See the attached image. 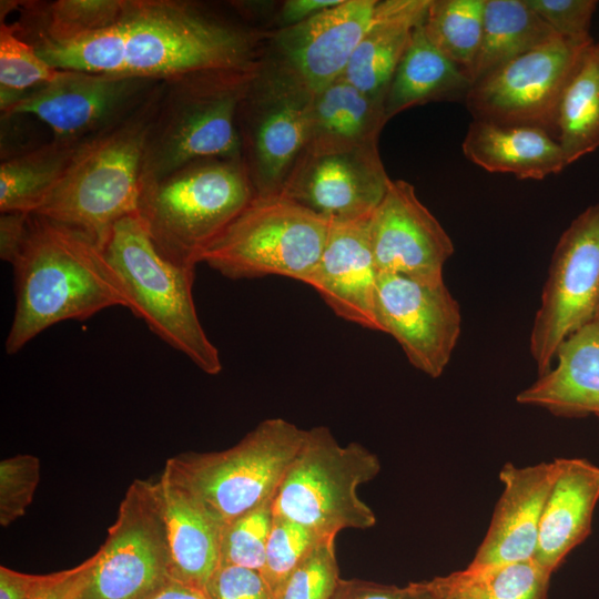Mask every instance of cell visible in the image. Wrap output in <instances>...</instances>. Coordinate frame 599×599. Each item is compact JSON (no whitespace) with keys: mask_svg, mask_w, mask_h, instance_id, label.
Returning a JSON list of instances; mask_svg holds the SVG:
<instances>
[{"mask_svg":"<svg viewBox=\"0 0 599 599\" xmlns=\"http://www.w3.org/2000/svg\"><path fill=\"white\" fill-rule=\"evenodd\" d=\"M557 37L526 0H486L481 42L469 72L473 84Z\"/></svg>","mask_w":599,"mask_h":599,"instance_id":"28","label":"cell"},{"mask_svg":"<svg viewBox=\"0 0 599 599\" xmlns=\"http://www.w3.org/2000/svg\"><path fill=\"white\" fill-rule=\"evenodd\" d=\"M31 214L7 212L0 215V257L12 264L18 257L29 231Z\"/></svg>","mask_w":599,"mask_h":599,"instance_id":"43","label":"cell"},{"mask_svg":"<svg viewBox=\"0 0 599 599\" xmlns=\"http://www.w3.org/2000/svg\"><path fill=\"white\" fill-rule=\"evenodd\" d=\"M205 591L211 599H273L261 571L225 564H219Z\"/></svg>","mask_w":599,"mask_h":599,"instance_id":"40","label":"cell"},{"mask_svg":"<svg viewBox=\"0 0 599 599\" xmlns=\"http://www.w3.org/2000/svg\"><path fill=\"white\" fill-rule=\"evenodd\" d=\"M438 578L404 587L358 579H339L332 599H446Z\"/></svg>","mask_w":599,"mask_h":599,"instance_id":"41","label":"cell"},{"mask_svg":"<svg viewBox=\"0 0 599 599\" xmlns=\"http://www.w3.org/2000/svg\"><path fill=\"white\" fill-rule=\"evenodd\" d=\"M546 498L535 558L554 572L591 532L599 501V467L581 458H558Z\"/></svg>","mask_w":599,"mask_h":599,"instance_id":"21","label":"cell"},{"mask_svg":"<svg viewBox=\"0 0 599 599\" xmlns=\"http://www.w3.org/2000/svg\"><path fill=\"white\" fill-rule=\"evenodd\" d=\"M43 578L0 566V599H29Z\"/></svg>","mask_w":599,"mask_h":599,"instance_id":"44","label":"cell"},{"mask_svg":"<svg viewBox=\"0 0 599 599\" xmlns=\"http://www.w3.org/2000/svg\"><path fill=\"white\" fill-rule=\"evenodd\" d=\"M335 538L321 539L273 590V599H332L341 579Z\"/></svg>","mask_w":599,"mask_h":599,"instance_id":"36","label":"cell"},{"mask_svg":"<svg viewBox=\"0 0 599 599\" xmlns=\"http://www.w3.org/2000/svg\"><path fill=\"white\" fill-rule=\"evenodd\" d=\"M41 463L37 456L19 454L0 461V525L8 527L31 505L40 481Z\"/></svg>","mask_w":599,"mask_h":599,"instance_id":"38","label":"cell"},{"mask_svg":"<svg viewBox=\"0 0 599 599\" xmlns=\"http://www.w3.org/2000/svg\"><path fill=\"white\" fill-rule=\"evenodd\" d=\"M260 61L163 80L145 140L142 190L197 160L242 159L237 113Z\"/></svg>","mask_w":599,"mask_h":599,"instance_id":"4","label":"cell"},{"mask_svg":"<svg viewBox=\"0 0 599 599\" xmlns=\"http://www.w3.org/2000/svg\"><path fill=\"white\" fill-rule=\"evenodd\" d=\"M555 361L557 365L516 400L557 417L599 416V317L571 333L559 345Z\"/></svg>","mask_w":599,"mask_h":599,"instance_id":"22","label":"cell"},{"mask_svg":"<svg viewBox=\"0 0 599 599\" xmlns=\"http://www.w3.org/2000/svg\"><path fill=\"white\" fill-rule=\"evenodd\" d=\"M313 97L290 71L262 55L237 113L242 161L256 196L281 193L305 148Z\"/></svg>","mask_w":599,"mask_h":599,"instance_id":"10","label":"cell"},{"mask_svg":"<svg viewBox=\"0 0 599 599\" xmlns=\"http://www.w3.org/2000/svg\"><path fill=\"white\" fill-rule=\"evenodd\" d=\"M82 142L52 139L40 146L3 158L0 164V212L33 214L55 187Z\"/></svg>","mask_w":599,"mask_h":599,"instance_id":"29","label":"cell"},{"mask_svg":"<svg viewBox=\"0 0 599 599\" xmlns=\"http://www.w3.org/2000/svg\"><path fill=\"white\" fill-rule=\"evenodd\" d=\"M97 554L73 568L44 575L29 599H82Z\"/></svg>","mask_w":599,"mask_h":599,"instance_id":"42","label":"cell"},{"mask_svg":"<svg viewBox=\"0 0 599 599\" xmlns=\"http://www.w3.org/2000/svg\"><path fill=\"white\" fill-rule=\"evenodd\" d=\"M376 4L377 0H341L301 23L278 29L272 39V60L318 93L344 73Z\"/></svg>","mask_w":599,"mask_h":599,"instance_id":"18","label":"cell"},{"mask_svg":"<svg viewBox=\"0 0 599 599\" xmlns=\"http://www.w3.org/2000/svg\"><path fill=\"white\" fill-rule=\"evenodd\" d=\"M254 196L242 159H203L145 186L138 216L162 256L195 267Z\"/></svg>","mask_w":599,"mask_h":599,"instance_id":"5","label":"cell"},{"mask_svg":"<svg viewBox=\"0 0 599 599\" xmlns=\"http://www.w3.org/2000/svg\"><path fill=\"white\" fill-rule=\"evenodd\" d=\"M430 0L377 1L372 21L342 77L362 92L385 100L414 31L424 23Z\"/></svg>","mask_w":599,"mask_h":599,"instance_id":"24","label":"cell"},{"mask_svg":"<svg viewBox=\"0 0 599 599\" xmlns=\"http://www.w3.org/2000/svg\"><path fill=\"white\" fill-rule=\"evenodd\" d=\"M384 102L338 78L313 97L303 151L336 152L377 145L387 122Z\"/></svg>","mask_w":599,"mask_h":599,"instance_id":"26","label":"cell"},{"mask_svg":"<svg viewBox=\"0 0 599 599\" xmlns=\"http://www.w3.org/2000/svg\"><path fill=\"white\" fill-rule=\"evenodd\" d=\"M323 538L295 521L274 516L261 571L272 592Z\"/></svg>","mask_w":599,"mask_h":599,"instance_id":"37","label":"cell"},{"mask_svg":"<svg viewBox=\"0 0 599 599\" xmlns=\"http://www.w3.org/2000/svg\"><path fill=\"white\" fill-rule=\"evenodd\" d=\"M375 311L379 331L395 338L416 369L432 378L444 373L461 333L460 306L445 282L378 274Z\"/></svg>","mask_w":599,"mask_h":599,"instance_id":"15","label":"cell"},{"mask_svg":"<svg viewBox=\"0 0 599 599\" xmlns=\"http://www.w3.org/2000/svg\"><path fill=\"white\" fill-rule=\"evenodd\" d=\"M392 179L378 144L347 151H303L280 194L329 223L368 217Z\"/></svg>","mask_w":599,"mask_h":599,"instance_id":"16","label":"cell"},{"mask_svg":"<svg viewBox=\"0 0 599 599\" xmlns=\"http://www.w3.org/2000/svg\"><path fill=\"white\" fill-rule=\"evenodd\" d=\"M11 265L16 307L4 343L9 355L58 323L128 308L103 250L83 233L42 216L31 214L27 238Z\"/></svg>","mask_w":599,"mask_h":599,"instance_id":"2","label":"cell"},{"mask_svg":"<svg viewBox=\"0 0 599 599\" xmlns=\"http://www.w3.org/2000/svg\"><path fill=\"white\" fill-rule=\"evenodd\" d=\"M597 417H598V419H599V416H597Z\"/></svg>","mask_w":599,"mask_h":599,"instance_id":"48","label":"cell"},{"mask_svg":"<svg viewBox=\"0 0 599 599\" xmlns=\"http://www.w3.org/2000/svg\"><path fill=\"white\" fill-rule=\"evenodd\" d=\"M304 436L284 418H267L227 449L181 453L164 467L223 526L274 497Z\"/></svg>","mask_w":599,"mask_h":599,"instance_id":"8","label":"cell"},{"mask_svg":"<svg viewBox=\"0 0 599 599\" xmlns=\"http://www.w3.org/2000/svg\"><path fill=\"white\" fill-rule=\"evenodd\" d=\"M103 252L122 285L128 309L199 369L217 375L223 367L220 353L207 337L194 303L195 267L162 256L138 214L114 225Z\"/></svg>","mask_w":599,"mask_h":599,"instance_id":"6","label":"cell"},{"mask_svg":"<svg viewBox=\"0 0 599 599\" xmlns=\"http://www.w3.org/2000/svg\"><path fill=\"white\" fill-rule=\"evenodd\" d=\"M341 0H286L278 12L280 29L301 23Z\"/></svg>","mask_w":599,"mask_h":599,"instance_id":"45","label":"cell"},{"mask_svg":"<svg viewBox=\"0 0 599 599\" xmlns=\"http://www.w3.org/2000/svg\"><path fill=\"white\" fill-rule=\"evenodd\" d=\"M485 4L486 0H430L423 23L429 41L468 75L481 42Z\"/></svg>","mask_w":599,"mask_h":599,"instance_id":"33","label":"cell"},{"mask_svg":"<svg viewBox=\"0 0 599 599\" xmlns=\"http://www.w3.org/2000/svg\"><path fill=\"white\" fill-rule=\"evenodd\" d=\"M149 599H211L205 590L170 579Z\"/></svg>","mask_w":599,"mask_h":599,"instance_id":"46","label":"cell"},{"mask_svg":"<svg viewBox=\"0 0 599 599\" xmlns=\"http://www.w3.org/2000/svg\"><path fill=\"white\" fill-rule=\"evenodd\" d=\"M369 217L329 224L325 246L306 284L338 317L380 332L375 311L379 273L370 247Z\"/></svg>","mask_w":599,"mask_h":599,"instance_id":"19","label":"cell"},{"mask_svg":"<svg viewBox=\"0 0 599 599\" xmlns=\"http://www.w3.org/2000/svg\"><path fill=\"white\" fill-rule=\"evenodd\" d=\"M329 224L282 194L255 195L202 262L231 280L278 275L306 284Z\"/></svg>","mask_w":599,"mask_h":599,"instance_id":"9","label":"cell"},{"mask_svg":"<svg viewBox=\"0 0 599 599\" xmlns=\"http://www.w3.org/2000/svg\"><path fill=\"white\" fill-rule=\"evenodd\" d=\"M162 82L134 113L80 144L33 215L74 229L103 250L114 225L138 214L145 140Z\"/></svg>","mask_w":599,"mask_h":599,"instance_id":"3","label":"cell"},{"mask_svg":"<svg viewBox=\"0 0 599 599\" xmlns=\"http://www.w3.org/2000/svg\"><path fill=\"white\" fill-rule=\"evenodd\" d=\"M380 471L378 457L358 443L338 444L329 428L305 430L303 444L274 497L273 515L295 521L321 537L376 524L358 487Z\"/></svg>","mask_w":599,"mask_h":599,"instance_id":"7","label":"cell"},{"mask_svg":"<svg viewBox=\"0 0 599 599\" xmlns=\"http://www.w3.org/2000/svg\"><path fill=\"white\" fill-rule=\"evenodd\" d=\"M123 0H19L16 33L30 44L68 43L111 26Z\"/></svg>","mask_w":599,"mask_h":599,"instance_id":"30","label":"cell"},{"mask_svg":"<svg viewBox=\"0 0 599 599\" xmlns=\"http://www.w3.org/2000/svg\"><path fill=\"white\" fill-rule=\"evenodd\" d=\"M599 317V203L582 211L554 250L529 337L541 376L552 367L559 345Z\"/></svg>","mask_w":599,"mask_h":599,"instance_id":"13","label":"cell"},{"mask_svg":"<svg viewBox=\"0 0 599 599\" xmlns=\"http://www.w3.org/2000/svg\"><path fill=\"white\" fill-rule=\"evenodd\" d=\"M369 240L379 274L444 283L445 263L454 254L453 241L409 182L390 181L369 217Z\"/></svg>","mask_w":599,"mask_h":599,"instance_id":"17","label":"cell"},{"mask_svg":"<svg viewBox=\"0 0 599 599\" xmlns=\"http://www.w3.org/2000/svg\"><path fill=\"white\" fill-rule=\"evenodd\" d=\"M171 558V578L205 590L220 564L222 526L164 467L158 479Z\"/></svg>","mask_w":599,"mask_h":599,"instance_id":"23","label":"cell"},{"mask_svg":"<svg viewBox=\"0 0 599 599\" xmlns=\"http://www.w3.org/2000/svg\"><path fill=\"white\" fill-rule=\"evenodd\" d=\"M473 81L416 28L385 95L387 121L413 106L437 101L465 102Z\"/></svg>","mask_w":599,"mask_h":599,"instance_id":"27","label":"cell"},{"mask_svg":"<svg viewBox=\"0 0 599 599\" xmlns=\"http://www.w3.org/2000/svg\"><path fill=\"white\" fill-rule=\"evenodd\" d=\"M556 474V460L526 467L511 463L502 466L501 495L466 570L478 571L535 556L542 508Z\"/></svg>","mask_w":599,"mask_h":599,"instance_id":"20","label":"cell"},{"mask_svg":"<svg viewBox=\"0 0 599 599\" xmlns=\"http://www.w3.org/2000/svg\"><path fill=\"white\" fill-rule=\"evenodd\" d=\"M461 149L466 159L477 166L521 180H542L567 166L558 141L535 126L473 120Z\"/></svg>","mask_w":599,"mask_h":599,"instance_id":"25","label":"cell"},{"mask_svg":"<svg viewBox=\"0 0 599 599\" xmlns=\"http://www.w3.org/2000/svg\"><path fill=\"white\" fill-rule=\"evenodd\" d=\"M163 80L60 70L58 77L29 91L2 115H33L53 139L80 142L120 123L154 93Z\"/></svg>","mask_w":599,"mask_h":599,"instance_id":"14","label":"cell"},{"mask_svg":"<svg viewBox=\"0 0 599 599\" xmlns=\"http://www.w3.org/2000/svg\"><path fill=\"white\" fill-rule=\"evenodd\" d=\"M95 554L82 599H149L172 579L158 480L131 483Z\"/></svg>","mask_w":599,"mask_h":599,"instance_id":"11","label":"cell"},{"mask_svg":"<svg viewBox=\"0 0 599 599\" xmlns=\"http://www.w3.org/2000/svg\"><path fill=\"white\" fill-rule=\"evenodd\" d=\"M556 33L568 39L590 38L589 28L597 1L593 0H526Z\"/></svg>","mask_w":599,"mask_h":599,"instance_id":"39","label":"cell"},{"mask_svg":"<svg viewBox=\"0 0 599 599\" xmlns=\"http://www.w3.org/2000/svg\"><path fill=\"white\" fill-rule=\"evenodd\" d=\"M263 34L192 0H123L108 28L68 43L31 44L53 68L165 80L255 64Z\"/></svg>","mask_w":599,"mask_h":599,"instance_id":"1","label":"cell"},{"mask_svg":"<svg viewBox=\"0 0 599 599\" xmlns=\"http://www.w3.org/2000/svg\"><path fill=\"white\" fill-rule=\"evenodd\" d=\"M273 498L223 525L220 535V564L262 571L273 524Z\"/></svg>","mask_w":599,"mask_h":599,"instance_id":"35","label":"cell"},{"mask_svg":"<svg viewBox=\"0 0 599 599\" xmlns=\"http://www.w3.org/2000/svg\"><path fill=\"white\" fill-rule=\"evenodd\" d=\"M592 43L557 37L532 49L475 82L467 109L474 120L540 128L556 139L564 91Z\"/></svg>","mask_w":599,"mask_h":599,"instance_id":"12","label":"cell"},{"mask_svg":"<svg viewBox=\"0 0 599 599\" xmlns=\"http://www.w3.org/2000/svg\"><path fill=\"white\" fill-rule=\"evenodd\" d=\"M451 599H476V598L473 597L469 593H458L455 597H453Z\"/></svg>","mask_w":599,"mask_h":599,"instance_id":"47","label":"cell"},{"mask_svg":"<svg viewBox=\"0 0 599 599\" xmlns=\"http://www.w3.org/2000/svg\"><path fill=\"white\" fill-rule=\"evenodd\" d=\"M556 139L567 165L599 148V42L585 52L564 91Z\"/></svg>","mask_w":599,"mask_h":599,"instance_id":"31","label":"cell"},{"mask_svg":"<svg viewBox=\"0 0 599 599\" xmlns=\"http://www.w3.org/2000/svg\"><path fill=\"white\" fill-rule=\"evenodd\" d=\"M59 72L16 33L11 23H0L1 112L29 91L53 81Z\"/></svg>","mask_w":599,"mask_h":599,"instance_id":"34","label":"cell"},{"mask_svg":"<svg viewBox=\"0 0 599 599\" xmlns=\"http://www.w3.org/2000/svg\"><path fill=\"white\" fill-rule=\"evenodd\" d=\"M551 573L531 557L478 571L463 569L443 580L447 599L458 593L476 599H547Z\"/></svg>","mask_w":599,"mask_h":599,"instance_id":"32","label":"cell"}]
</instances>
